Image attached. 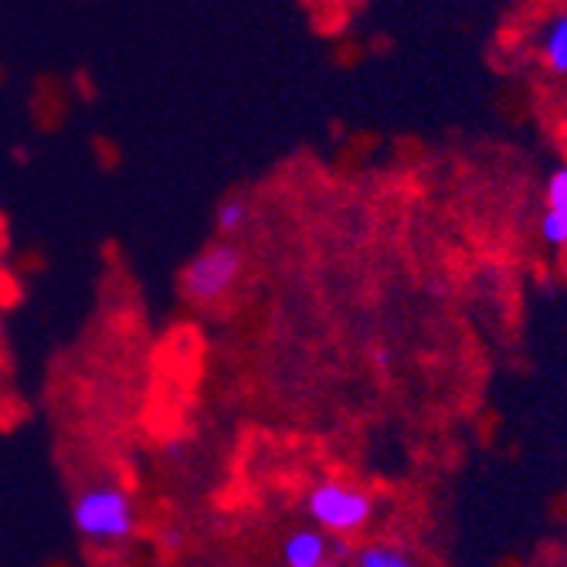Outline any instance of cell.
<instances>
[{
    "label": "cell",
    "mask_w": 567,
    "mask_h": 567,
    "mask_svg": "<svg viewBox=\"0 0 567 567\" xmlns=\"http://www.w3.org/2000/svg\"><path fill=\"white\" fill-rule=\"evenodd\" d=\"M544 197H547V208H544V212H550V215L567 228V164L557 167V171L547 177Z\"/></svg>",
    "instance_id": "ba28073f"
},
{
    "label": "cell",
    "mask_w": 567,
    "mask_h": 567,
    "mask_svg": "<svg viewBox=\"0 0 567 567\" xmlns=\"http://www.w3.org/2000/svg\"><path fill=\"white\" fill-rule=\"evenodd\" d=\"M564 272H567V262H564Z\"/></svg>",
    "instance_id": "8fae6325"
},
{
    "label": "cell",
    "mask_w": 567,
    "mask_h": 567,
    "mask_svg": "<svg viewBox=\"0 0 567 567\" xmlns=\"http://www.w3.org/2000/svg\"><path fill=\"white\" fill-rule=\"evenodd\" d=\"M241 276V251L235 245H212L197 251L184 269V296L197 306H212Z\"/></svg>",
    "instance_id": "3957f363"
},
{
    "label": "cell",
    "mask_w": 567,
    "mask_h": 567,
    "mask_svg": "<svg viewBox=\"0 0 567 567\" xmlns=\"http://www.w3.org/2000/svg\"><path fill=\"white\" fill-rule=\"evenodd\" d=\"M181 544H184V540H181V534H177V530H167V534H164V547L181 550Z\"/></svg>",
    "instance_id": "9c48e42d"
},
{
    "label": "cell",
    "mask_w": 567,
    "mask_h": 567,
    "mask_svg": "<svg viewBox=\"0 0 567 567\" xmlns=\"http://www.w3.org/2000/svg\"><path fill=\"white\" fill-rule=\"evenodd\" d=\"M306 513L320 534H360L374 517V499L343 480H323L306 493Z\"/></svg>",
    "instance_id": "7a4b0ae2"
},
{
    "label": "cell",
    "mask_w": 567,
    "mask_h": 567,
    "mask_svg": "<svg viewBox=\"0 0 567 567\" xmlns=\"http://www.w3.org/2000/svg\"><path fill=\"white\" fill-rule=\"evenodd\" d=\"M353 567H419L415 557H408L401 547L391 544H368L353 554Z\"/></svg>",
    "instance_id": "8992f818"
},
{
    "label": "cell",
    "mask_w": 567,
    "mask_h": 567,
    "mask_svg": "<svg viewBox=\"0 0 567 567\" xmlns=\"http://www.w3.org/2000/svg\"><path fill=\"white\" fill-rule=\"evenodd\" d=\"M320 567H343V564H340V560H333V557H330V560H327V564H320Z\"/></svg>",
    "instance_id": "30bf717a"
},
{
    "label": "cell",
    "mask_w": 567,
    "mask_h": 567,
    "mask_svg": "<svg viewBox=\"0 0 567 567\" xmlns=\"http://www.w3.org/2000/svg\"><path fill=\"white\" fill-rule=\"evenodd\" d=\"M540 59L547 62L550 72L567 75V14H557L547 21L540 34Z\"/></svg>",
    "instance_id": "5b68a950"
},
{
    "label": "cell",
    "mask_w": 567,
    "mask_h": 567,
    "mask_svg": "<svg viewBox=\"0 0 567 567\" xmlns=\"http://www.w3.org/2000/svg\"><path fill=\"white\" fill-rule=\"evenodd\" d=\"M248 218H251V208H248V200L245 197H228V200H221L218 204V231L221 235H238L245 225H248Z\"/></svg>",
    "instance_id": "52a82bcc"
},
{
    "label": "cell",
    "mask_w": 567,
    "mask_h": 567,
    "mask_svg": "<svg viewBox=\"0 0 567 567\" xmlns=\"http://www.w3.org/2000/svg\"><path fill=\"white\" fill-rule=\"evenodd\" d=\"M286 567H320L330 560V540L317 527H299L282 540Z\"/></svg>",
    "instance_id": "277c9868"
},
{
    "label": "cell",
    "mask_w": 567,
    "mask_h": 567,
    "mask_svg": "<svg viewBox=\"0 0 567 567\" xmlns=\"http://www.w3.org/2000/svg\"><path fill=\"white\" fill-rule=\"evenodd\" d=\"M72 524L92 544H123L136 530V509L126 489L113 483L85 486L72 503Z\"/></svg>",
    "instance_id": "6da1fadb"
}]
</instances>
